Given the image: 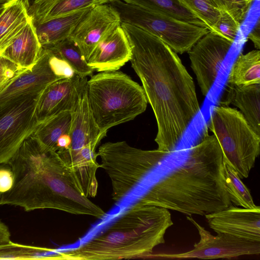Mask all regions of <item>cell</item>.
Segmentation results:
<instances>
[{"mask_svg":"<svg viewBox=\"0 0 260 260\" xmlns=\"http://www.w3.org/2000/svg\"><path fill=\"white\" fill-rule=\"evenodd\" d=\"M131 47L121 26L100 42L87 61L98 72L117 71L131 58Z\"/></svg>","mask_w":260,"mask_h":260,"instance_id":"cell-17","label":"cell"},{"mask_svg":"<svg viewBox=\"0 0 260 260\" xmlns=\"http://www.w3.org/2000/svg\"><path fill=\"white\" fill-rule=\"evenodd\" d=\"M122 1L168 15L180 20L207 28L205 24L197 18L180 0Z\"/></svg>","mask_w":260,"mask_h":260,"instance_id":"cell-25","label":"cell"},{"mask_svg":"<svg viewBox=\"0 0 260 260\" xmlns=\"http://www.w3.org/2000/svg\"><path fill=\"white\" fill-rule=\"evenodd\" d=\"M48 49L50 52L49 63L52 71L56 76L60 79H68L77 75L66 60L56 56L49 49Z\"/></svg>","mask_w":260,"mask_h":260,"instance_id":"cell-33","label":"cell"},{"mask_svg":"<svg viewBox=\"0 0 260 260\" xmlns=\"http://www.w3.org/2000/svg\"><path fill=\"white\" fill-rule=\"evenodd\" d=\"M40 95L27 98L0 115V165L10 160L39 124L36 107Z\"/></svg>","mask_w":260,"mask_h":260,"instance_id":"cell-10","label":"cell"},{"mask_svg":"<svg viewBox=\"0 0 260 260\" xmlns=\"http://www.w3.org/2000/svg\"><path fill=\"white\" fill-rule=\"evenodd\" d=\"M227 83L249 85L260 83V51L253 50L240 54L231 67Z\"/></svg>","mask_w":260,"mask_h":260,"instance_id":"cell-23","label":"cell"},{"mask_svg":"<svg viewBox=\"0 0 260 260\" xmlns=\"http://www.w3.org/2000/svg\"><path fill=\"white\" fill-rule=\"evenodd\" d=\"M100 168L110 178L112 199L119 202L134 190L162 161L171 154L158 149L146 150L125 141L108 142L97 151Z\"/></svg>","mask_w":260,"mask_h":260,"instance_id":"cell-6","label":"cell"},{"mask_svg":"<svg viewBox=\"0 0 260 260\" xmlns=\"http://www.w3.org/2000/svg\"><path fill=\"white\" fill-rule=\"evenodd\" d=\"M182 3L206 26L214 32L221 11L214 0H180Z\"/></svg>","mask_w":260,"mask_h":260,"instance_id":"cell-28","label":"cell"},{"mask_svg":"<svg viewBox=\"0 0 260 260\" xmlns=\"http://www.w3.org/2000/svg\"><path fill=\"white\" fill-rule=\"evenodd\" d=\"M221 105H233L240 110L255 133L260 136V83L235 85L227 83Z\"/></svg>","mask_w":260,"mask_h":260,"instance_id":"cell-18","label":"cell"},{"mask_svg":"<svg viewBox=\"0 0 260 260\" xmlns=\"http://www.w3.org/2000/svg\"><path fill=\"white\" fill-rule=\"evenodd\" d=\"M205 216L210 228L217 234L260 242V208L251 209L232 205Z\"/></svg>","mask_w":260,"mask_h":260,"instance_id":"cell-15","label":"cell"},{"mask_svg":"<svg viewBox=\"0 0 260 260\" xmlns=\"http://www.w3.org/2000/svg\"><path fill=\"white\" fill-rule=\"evenodd\" d=\"M223 174L225 188L232 204L247 209L260 208L255 205L249 190L237 172L224 160Z\"/></svg>","mask_w":260,"mask_h":260,"instance_id":"cell-27","label":"cell"},{"mask_svg":"<svg viewBox=\"0 0 260 260\" xmlns=\"http://www.w3.org/2000/svg\"><path fill=\"white\" fill-rule=\"evenodd\" d=\"M121 25L120 16L109 3L94 6L69 38L87 61L98 44Z\"/></svg>","mask_w":260,"mask_h":260,"instance_id":"cell-13","label":"cell"},{"mask_svg":"<svg viewBox=\"0 0 260 260\" xmlns=\"http://www.w3.org/2000/svg\"><path fill=\"white\" fill-rule=\"evenodd\" d=\"M72 120V112H62L40 123L32 136L46 147L56 151L57 140L62 135L70 134Z\"/></svg>","mask_w":260,"mask_h":260,"instance_id":"cell-24","label":"cell"},{"mask_svg":"<svg viewBox=\"0 0 260 260\" xmlns=\"http://www.w3.org/2000/svg\"><path fill=\"white\" fill-rule=\"evenodd\" d=\"M248 38L253 42L255 47L259 50L260 47L259 20H257L255 27L248 34Z\"/></svg>","mask_w":260,"mask_h":260,"instance_id":"cell-35","label":"cell"},{"mask_svg":"<svg viewBox=\"0 0 260 260\" xmlns=\"http://www.w3.org/2000/svg\"><path fill=\"white\" fill-rule=\"evenodd\" d=\"M89 107L100 129L133 120L143 113L148 101L144 89L122 72H100L87 81Z\"/></svg>","mask_w":260,"mask_h":260,"instance_id":"cell-5","label":"cell"},{"mask_svg":"<svg viewBox=\"0 0 260 260\" xmlns=\"http://www.w3.org/2000/svg\"><path fill=\"white\" fill-rule=\"evenodd\" d=\"M87 77L76 75L48 85L40 95L36 107L39 123L64 112H73L86 84Z\"/></svg>","mask_w":260,"mask_h":260,"instance_id":"cell-14","label":"cell"},{"mask_svg":"<svg viewBox=\"0 0 260 260\" xmlns=\"http://www.w3.org/2000/svg\"><path fill=\"white\" fill-rule=\"evenodd\" d=\"M42 49L30 20L1 55L21 68L29 69L37 62Z\"/></svg>","mask_w":260,"mask_h":260,"instance_id":"cell-20","label":"cell"},{"mask_svg":"<svg viewBox=\"0 0 260 260\" xmlns=\"http://www.w3.org/2000/svg\"><path fill=\"white\" fill-rule=\"evenodd\" d=\"M115 0H38L27 13L32 24H38L71 12Z\"/></svg>","mask_w":260,"mask_h":260,"instance_id":"cell-21","label":"cell"},{"mask_svg":"<svg viewBox=\"0 0 260 260\" xmlns=\"http://www.w3.org/2000/svg\"><path fill=\"white\" fill-rule=\"evenodd\" d=\"M30 21L24 0H10L0 14V55Z\"/></svg>","mask_w":260,"mask_h":260,"instance_id":"cell-22","label":"cell"},{"mask_svg":"<svg viewBox=\"0 0 260 260\" xmlns=\"http://www.w3.org/2000/svg\"><path fill=\"white\" fill-rule=\"evenodd\" d=\"M71 143V138L69 134L61 136L57 141L56 146V152L68 149Z\"/></svg>","mask_w":260,"mask_h":260,"instance_id":"cell-37","label":"cell"},{"mask_svg":"<svg viewBox=\"0 0 260 260\" xmlns=\"http://www.w3.org/2000/svg\"><path fill=\"white\" fill-rule=\"evenodd\" d=\"M13 183L12 170L8 164L0 165V193L9 191Z\"/></svg>","mask_w":260,"mask_h":260,"instance_id":"cell-34","label":"cell"},{"mask_svg":"<svg viewBox=\"0 0 260 260\" xmlns=\"http://www.w3.org/2000/svg\"><path fill=\"white\" fill-rule=\"evenodd\" d=\"M38 247L9 242L0 245V259H36Z\"/></svg>","mask_w":260,"mask_h":260,"instance_id":"cell-29","label":"cell"},{"mask_svg":"<svg viewBox=\"0 0 260 260\" xmlns=\"http://www.w3.org/2000/svg\"><path fill=\"white\" fill-rule=\"evenodd\" d=\"M240 26L241 23L230 14L221 11L213 32L234 43Z\"/></svg>","mask_w":260,"mask_h":260,"instance_id":"cell-31","label":"cell"},{"mask_svg":"<svg viewBox=\"0 0 260 260\" xmlns=\"http://www.w3.org/2000/svg\"><path fill=\"white\" fill-rule=\"evenodd\" d=\"M121 23L137 26L161 40L176 53L188 52L209 30L146 8L115 0L110 3Z\"/></svg>","mask_w":260,"mask_h":260,"instance_id":"cell-8","label":"cell"},{"mask_svg":"<svg viewBox=\"0 0 260 260\" xmlns=\"http://www.w3.org/2000/svg\"><path fill=\"white\" fill-rule=\"evenodd\" d=\"M54 55L66 60L75 73L81 77L92 75L94 70L90 67L77 45L70 38L47 47Z\"/></svg>","mask_w":260,"mask_h":260,"instance_id":"cell-26","label":"cell"},{"mask_svg":"<svg viewBox=\"0 0 260 260\" xmlns=\"http://www.w3.org/2000/svg\"><path fill=\"white\" fill-rule=\"evenodd\" d=\"M2 193H0V199H1V196H2Z\"/></svg>","mask_w":260,"mask_h":260,"instance_id":"cell-41","label":"cell"},{"mask_svg":"<svg viewBox=\"0 0 260 260\" xmlns=\"http://www.w3.org/2000/svg\"><path fill=\"white\" fill-rule=\"evenodd\" d=\"M121 26L131 47L132 67L155 117L157 149L171 154L200 111L193 79L159 38L136 26Z\"/></svg>","mask_w":260,"mask_h":260,"instance_id":"cell-1","label":"cell"},{"mask_svg":"<svg viewBox=\"0 0 260 260\" xmlns=\"http://www.w3.org/2000/svg\"><path fill=\"white\" fill-rule=\"evenodd\" d=\"M38 0H24L27 9Z\"/></svg>","mask_w":260,"mask_h":260,"instance_id":"cell-38","label":"cell"},{"mask_svg":"<svg viewBox=\"0 0 260 260\" xmlns=\"http://www.w3.org/2000/svg\"><path fill=\"white\" fill-rule=\"evenodd\" d=\"M94 6L83 8L40 23L32 24L42 47L51 46L69 38L78 23Z\"/></svg>","mask_w":260,"mask_h":260,"instance_id":"cell-19","label":"cell"},{"mask_svg":"<svg viewBox=\"0 0 260 260\" xmlns=\"http://www.w3.org/2000/svg\"><path fill=\"white\" fill-rule=\"evenodd\" d=\"M10 0H0V4H4Z\"/></svg>","mask_w":260,"mask_h":260,"instance_id":"cell-40","label":"cell"},{"mask_svg":"<svg viewBox=\"0 0 260 260\" xmlns=\"http://www.w3.org/2000/svg\"><path fill=\"white\" fill-rule=\"evenodd\" d=\"M5 3H4V4H0V14L3 12L4 8H5Z\"/></svg>","mask_w":260,"mask_h":260,"instance_id":"cell-39","label":"cell"},{"mask_svg":"<svg viewBox=\"0 0 260 260\" xmlns=\"http://www.w3.org/2000/svg\"><path fill=\"white\" fill-rule=\"evenodd\" d=\"M208 126L219 143L224 160L241 179L247 178L259 154L260 136L240 111L226 106L213 108Z\"/></svg>","mask_w":260,"mask_h":260,"instance_id":"cell-7","label":"cell"},{"mask_svg":"<svg viewBox=\"0 0 260 260\" xmlns=\"http://www.w3.org/2000/svg\"><path fill=\"white\" fill-rule=\"evenodd\" d=\"M233 43L209 31L188 51L191 67L203 95L207 96Z\"/></svg>","mask_w":260,"mask_h":260,"instance_id":"cell-12","label":"cell"},{"mask_svg":"<svg viewBox=\"0 0 260 260\" xmlns=\"http://www.w3.org/2000/svg\"><path fill=\"white\" fill-rule=\"evenodd\" d=\"M86 85L75 109L72 112L73 120L70 132L71 145L67 149L57 151L62 160L88 145L98 146L107 135V133L100 129L94 120L89 105Z\"/></svg>","mask_w":260,"mask_h":260,"instance_id":"cell-16","label":"cell"},{"mask_svg":"<svg viewBox=\"0 0 260 260\" xmlns=\"http://www.w3.org/2000/svg\"><path fill=\"white\" fill-rule=\"evenodd\" d=\"M7 164L13 183L2 194L0 205L18 206L25 211L53 209L99 219L106 216L82 193L57 152L32 135Z\"/></svg>","mask_w":260,"mask_h":260,"instance_id":"cell-2","label":"cell"},{"mask_svg":"<svg viewBox=\"0 0 260 260\" xmlns=\"http://www.w3.org/2000/svg\"><path fill=\"white\" fill-rule=\"evenodd\" d=\"M173 224L168 209L138 201L100 234L77 248L57 252V259L146 257L165 243V234Z\"/></svg>","mask_w":260,"mask_h":260,"instance_id":"cell-4","label":"cell"},{"mask_svg":"<svg viewBox=\"0 0 260 260\" xmlns=\"http://www.w3.org/2000/svg\"><path fill=\"white\" fill-rule=\"evenodd\" d=\"M11 241V233L8 226L0 220V245Z\"/></svg>","mask_w":260,"mask_h":260,"instance_id":"cell-36","label":"cell"},{"mask_svg":"<svg viewBox=\"0 0 260 260\" xmlns=\"http://www.w3.org/2000/svg\"><path fill=\"white\" fill-rule=\"evenodd\" d=\"M186 218L196 228L200 241L194 244L193 248L181 253H152L146 257L157 259H231L243 255L260 253V242L247 240L225 233L212 235L195 221L190 215Z\"/></svg>","mask_w":260,"mask_h":260,"instance_id":"cell-9","label":"cell"},{"mask_svg":"<svg viewBox=\"0 0 260 260\" xmlns=\"http://www.w3.org/2000/svg\"><path fill=\"white\" fill-rule=\"evenodd\" d=\"M221 11L225 12L240 23L244 20L253 0H214Z\"/></svg>","mask_w":260,"mask_h":260,"instance_id":"cell-30","label":"cell"},{"mask_svg":"<svg viewBox=\"0 0 260 260\" xmlns=\"http://www.w3.org/2000/svg\"><path fill=\"white\" fill-rule=\"evenodd\" d=\"M223 162L217 139L213 134L207 135L139 202L187 215L205 216L226 209L233 204L225 188Z\"/></svg>","mask_w":260,"mask_h":260,"instance_id":"cell-3","label":"cell"},{"mask_svg":"<svg viewBox=\"0 0 260 260\" xmlns=\"http://www.w3.org/2000/svg\"><path fill=\"white\" fill-rule=\"evenodd\" d=\"M27 70L20 68L9 59L0 55V90Z\"/></svg>","mask_w":260,"mask_h":260,"instance_id":"cell-32","label":"cell"},{"mask_svg":"<svg viewBox=\"0 0 260 260\" xmlns=\"http://www.w3.org/2000/svg\"><path fill=\"white\" fill-rule=\"evenodd\" d=\"M49 56V50L42 47L36 64L0 90V115L27 98L40 95L48 85L61 79L52 71Z\"/></svg>","mask_w":260,"mask_h":260,"instance_id":"cell-11","label":"cell"}]
</instances>
